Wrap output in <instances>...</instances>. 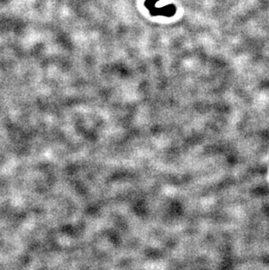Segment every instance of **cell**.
I'll list each match as a JSON object with an SVG mask.
<instances>
[{
  "instance_id": "cell-1",
  "label": "cell",
  "mask_w": 269,
  "mask_h": 270,
  "mask_svg": "<svg viewBox=\"0 0 269 270\" xmlns=\"http://www.w3.org/2000/svg\"><path fill=\"white\" fill-rule=\"evenodd\" d=\"M152 16H165V17H172L176 13L177 8L174 4H168L162 7H153L149 10Z\"/></svg>"
},
{
  "instance_id": "cell-2",
  "label": "cell",
  "mask_w": 269,
  "mask_h": 270,
  "mask_svg": "<svg viewBox=\"0 0 269 270\" xmlns=\"http://www.w3.org/2000/svg\"><path fill=\"white\" fill-rule=\"evenodd\" d=\"M158 1L159 0H146L145 4H145L146 8H148L149 10L153 8V7L156 6V4L158 3Z\"/></svg>"
}]
</instances>
